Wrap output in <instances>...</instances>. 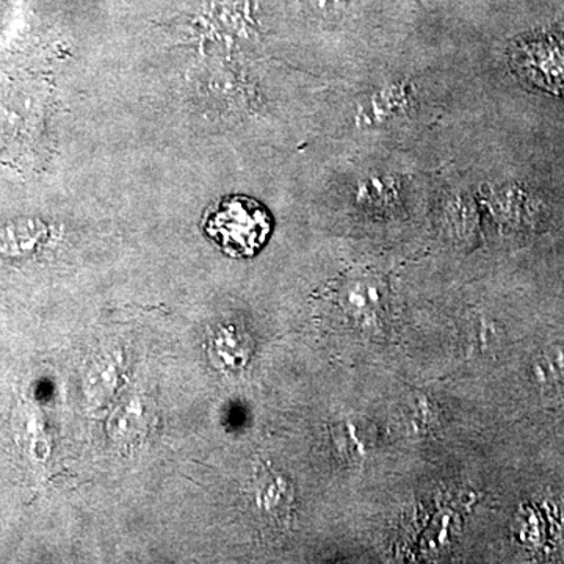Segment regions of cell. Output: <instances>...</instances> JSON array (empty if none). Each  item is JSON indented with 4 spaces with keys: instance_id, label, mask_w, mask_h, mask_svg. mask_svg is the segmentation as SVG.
<instances>
[{
    "instance_id": "1",
    "label": "cell",
    "mask_w": 564,
    "mask_h": 564,
    "mask_svg": "<svg viewBox=\"0 0 564 564\" xmlns=\"http://www.w3.org/2000/svg\"><path fill=\"white\" fill-rule=\"evenodd\" d=\"M204 231L232 257L254 256L271 235V215L254 199L228 196L210 207Z\"/></svg>"
},
{
    "instance_id": "2",
    "label": "cell",
    "mask_w": 564,
    "mask_h": 564,
    "mask_svg": "<svg viewBox=\"0 0 564 564\" xmlns=\"http://www.w3.org/2000/svg\"><path fill=\"white\" fill-rule=\"evenodd\" d=\"M513 65L533 85L564 94V32L516 46Z\"/></svg>"
},
{
    "instance_id": "3",
    "label": "cell",
    "mask_w": 564,
    "mask_h": 564,
    "mask_svg": "<svg viewBox=\"0 0 564 564\" xmlns=\"http://www.w3.org/2000/svg\"><path fill=\"white\" fill-rule=\"evenodd\" d=\"M383 284L370 275L353 276L342 290L345 308L355 315L373 314L383 303Z\"/></svg>"
},
{
    "instance_id": "4",
    "label": "cell",
    "mask_w": 564,
    "mask_h": 564,
    "mask_svg": "<svg viewBox=\"0 0 564 564\" xmlns=\"http://www.w3.org/2000/svg\"><path fill=\"white\" fill-rule=\"evenodd\" d=\"M407 97H410V93L405 85L385 87L384 90L377 91L370 97L369 105L364 108L362 115L373 123L388 122L405 112Z\"/></svg>"
},
{
    "instance_id": "5",
    "label": "cell",
    "mask_w": 564,
    "mask_h": 564,
    "mask_svg": "<svg viewBox=\"0 0 564 564\" xmlns=\"http://www.w3.org/2000/svg\"><path fill=\"white\" fill-rule=\"evenodd\" d=\"M394 185L391 181L380 180V177H372V180L364 182L361 191H359V199L367 204L377 206V203L391 202L394 196Z\"/></svg>"
}]
</instances>
